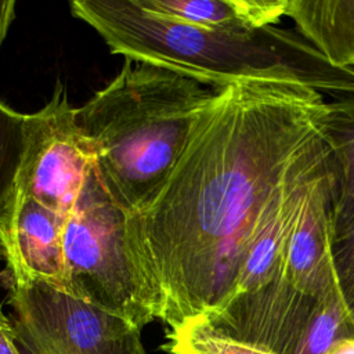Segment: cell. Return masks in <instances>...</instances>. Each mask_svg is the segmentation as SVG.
<instances>
[{"mask_svg":"<svg viewBox=\"0 0 354 354\" xmlns=\"http://www.w3.org/2000/svg\"><path fill=\"white\" fill-rule=\"evenodd\" d=\"M65 224L66 217L32 198L14 194L0 213L4 282L40 279L65 292Z\"/></svg>","mask_w":354,"mask_h":354,"instance_id":"cell-7","label":"cell"},{"mask_svg":"<svg viewBox=\"0 0 354 354\" xmlns=\"http://www.w3.org/2000/svg\"><path fill=\"white\" fill-rule=\"evenodd\" d=\"M21 354H147L141 329L40 279L4 282Z\"/></svg>","mask_w":354,"mask_h":354,"instance_id":"cell-4","label":"cell"},{"mask_svg":"<svg viewBox=\"0 0 354 354\" xmlns=\"http://www.w3.org/2000/svg\"><path fill=\"white\" fill-rule=\"evenodd\" d=\"M162 346L169 354H275L263 347L225 336L202 319L189 321L166 333Z\"/></svg>","mask_w":354,"mask_h":354,"instance_id":"cell-13","label":"cell"},{"mask_svg":"<svg viewBox=\"0 0 354 354\" xmlns=\"http://www.w3.org/2000/svg\"><path fill=\"white\" fill-rule=\"evenodd\" d=\"M0 354H21L17 343V332L11 318L3 313L0 304Z\"/></svg>","mask_w":354,"mask_h":354,"instance_id":"cell-16","label":"cell"},{"mask_svg":"<svg viewBox=\"0 0 354 354\" xmlns=\"http://www.w3.org/2000/svg\"><path fill=\"white\" fill-rule=\"evenodd\" d=\"M321 133L335 176L333 242L354 228V94L326 101Z\"/></svg>","mask_w":354,"mask_h":354,"instance_id":"cell-10","label":"cell"},{"mask_svg":"<svg viewBox=\"0 0 354 354\" xmlns=\"http://www.w3.org/2000/svg\"><path fill=\"white\" fill-rule=\"evenodd\" d=\"M325 97L303 84L248 79L218 87L174 170L127 217V238L176 329L218 311L283 180L322 152Z\"/></svg>","mask_w":354,"mask_h":354,"instance_id":"cell-1","label":"cell"},{"mask_svg":"<svg viewBox=\"0 0 354 354\" xmlns=\"http://www.w3.org/2000/svg\"><path fill=\"white\" fill-rule=\"evenodd\" d=\"M26 115L0 101V213L11 201L25 152Z\"/></svg>","mask_w":354,"mask_h":354,"instance_id":"cell-14","label":"cell"},{"mask_svg":"<svg viewBox=\"0 0 354 354\" xmlns=\"http://www.w3.org/2000/svg\"><path fill=\"white\" fill-rule=\"evenodd\" d=\"M214 91L126 58L115 79L76 108L98 178L127 214L141 212L166 183Z\"/></svg>","mask_w":354,"mask_h":354,"instance_id":"cell-2","label":"cell"},{"mask_svg":"<svg viewBox=\"0 0 354 354\" xmlns=\"http://www.w3.org/2000/svg\"><path fill=\"white\" fill-rule=\"evenodd\" d=\"M318 299L281 274L259 289L234 296L218 311L199 319L225 336L275 354H299Z\"/></svg>","mask_w":354,"mask_h":354,"instance_id":"cell-6","label":"cell"},{"mask_svg":"<svg viewBox=\"0 0 354 354\" xmlns=\"http://www.w3.org/2000/svg\"><path fill=\"white\" fill-rule=\"evenodd\" d=\"M333 192L335 176L329 166L308 185L281 272L292 285L315 297L337 282L332 256Z\"/></svg>","mask_w":354,"mask_h":354,"instance_id":"cell-9","label":"cell"},{"mask_svg":"<svg viewBox=\"0 0 354 354\" xmlns=\"http://www.w3.org/2000/svg\"><path fill=\"white\" fill-rule=\"evenodd\" d=\"M325 354H354V337L337 340L329 347Z\"/></svg>","mask_w":354,"mask_h":354,"instance_id":"cell-18","label":"cell"},{"mask_svg":"<svg viewBox=\"0 0 354 354\" xmlns=\"http://www.w3.org/2000/svg\"><path fill=\"white\" fill-rule=\"evenodd\" d=\"M15 17V1L1 0L0 1V47L7 36L8 28Z\"/></svg>","mask_w":354,"mask_h":354,"instance_id":"cell-17","label":"cell"},{"mask_svg":"<svg viewBox=\"0 0 354 354\" xmlns=\"http://www.w3.org/2000/svg\"><path fill=\"white\" fill-rule=\"evenodd\" d=\"M285 17L329 64L354 71V0H288Z\"/></svg>","mask_w":354,"mask_h":354,"instance_id":"cell-11","label":"cell"},{"mask_svg":"<svg viewBox=\"0 0 354 354\" xmlns=\"http://www.w3.org/2000/svg\"><path fill=\"white\" fill-rule=\"evenodd\" d=\"M127 217L93 169L64 230L65 292L142 329L160 308L130 249Z\"/></svg>","mask_w":354,"mask_h":354,"instance_id":"cell-3","label":"cell"},{"mask_svg":"<svg viewBox=\"0 0 354 354\" xmlns=\"http://www.w3.org/2000/svg\"><path fill=\"white\" fill-rule=\"evenodd\" d=\"M332 256L337 283L354 314V228L333 242Z\"/></svg>","mask_w":354,"mask_h":354,"instance_id":"cell-15","label":"cell"},{"mask_svg":"<svg viewBox=\"0 0 354 354\" xmlns=\"http://www.w3.org/2000/svg\"><path fill=\"white\" fill-rule=\"evenodd\" d=\"M25 152L15 191L50 210L69 217L84 183L94 169L91 147L76 122L62 83L51 100L26 115Z\"/></svg>","mask_w":354,"mask_h":354,"instance_id":"cell-5","label":"cell"},{"mask_svg":"<svg viewBox=\"0 0 354 354\" xmlns=\"http://www.w3.org/2000/svg\"><path fill=\"white\" fill-rule=\"evenodd\" d=\"M329 166L330 160L325 148L283 180L254 231L231 299L236 295L259 289L281 275L288 242L308 185Z\"/></svg>","mask_w":354,"mask_h":354,"instance_id":"cell-8","label":"cell"},{"mask_svg":"<svg viewBox=\"0 0 354 354\" xmlns=\"http://www.w3.org/2000/svg\"><path fill=\"white\" fill-rule=\"evenodd\" d=\"M156 15L214 29H257L277 25L288 0H137Z\"/></svg>","mask_w":354,"mask_h":354,"instance_id":"cell-12","label":"cell"}]
</instances>
